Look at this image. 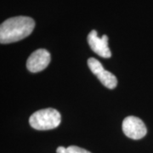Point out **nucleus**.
Wrapping results in <instances>:
<instances>
[{"instance_id":"nucleus-4","label":"nucleus","mask_w":153,"mask_h":153,"mask_svg":"<svg viewBox=\"0 0 153 153\" xmlns=\"http://www.w3.org/2000/svg\"><path fill=\"white\" fill-rule=\"evenodd\" d=\"M88 66L105 87L112 89L117 85V79L114 74L105 70L102 64L95 58H89L88 60Z\"/></svg>"},{"instance_id":"nucleus-5","label":"nucleus","mask_w":153,"mask_h":153,"mask_svg":"<svg viewBox=\"0 0 153 153\" xmlns=\"http://www.w3.org/2000/svg\"><path fill=\"white\" fill-rule=\"evenodd\" d=\"M50 60L51 55L47 49H37L28 57L27 60V68L33 73L39 72L49 66Z\"/></svg>"},{"instance_id":"nucleus-6","label":"nucleus","mask_w":153,"mask_h":153,"mask_svg":"<svg viewBox=\"0 0 153 153\" xmlns=\"http://www.w3.org/2000/svg\"><path fill=\"white\" fill-rule=\"evenodd\" d=\"M88 43L94 52L103 58H110L111 56V52L108 47V37L106 35L99 38L97 32L92 30L88 35Z\"/></svg>"},{"instance_id":"nucleus-7","label":"nucleus","mask_w":153,"mask_h":153,"mask_svg":"<svg viewBox=\"0 0 153 153\" xmlns=\"http://www.w3.org/2000/svg\"><path fill=\"white\" fill-rule=\"evenodd\" d=\"M67 152L68 153H91L88 151L83 149V148L78 147L76 146H70L67 147Z\"/></svg>"},{"instance_id":"nucleus-8","label":"nucleus","mask_w":153,"mask_h":153,"mask_svg":"<svg viewBox=\"0 0 153 153\" xmlns=\"http://www.w3.org/2000/svg\"><path fill=\"white\" fill-rule=\"evenodd\" d=\"M56 152L57 153H68V152H67V148H65L64 146H60V147L57 148V150H56Z\"/></svg>"},{"instance_id":"nucleus-1","label":"nucleus","mask_w":153,"mask_h":153,"mask_svg":"<svg viewBox=\"0 0 153 153\" xmlns=\"http://www.w3.org/2000/svg\"><path fill=\"white\" fill-rule=\"evenodd\" d=\"M35 27V22L28 16L7 19L0 26V43L10 44L28 37Z\"/></svg>"},{"instance_id":"nucleus-2","label":"nucleus","mask_w":153,"mask_h":153,"mask_svg":"<svg viewBox=\"0 0 153 153\" xmlns=\"http://www.w3.org/2000/svg\"><path fill=\"white\" fill-rule=\"evenodd\" d=\"M61 117L54 108H46L34 112L29 118L32 128L37 130H50L60 125Z\"/></svg>"},{"instance_id":"nucleus-3","label":"nucleus","mask_w":153,"mask_h":153,"mask_svg":"<svg viewBox=\"0 0 153 153\" xmlns=\"http://www.w3.org/2000/svg\"><path fill=\"white\" fill-rule=\"evenodd\" d=\"M126 136L133 140H140L147 134V128L140 118L134 116H128L124 118L122 125Z\"/></svg>"}]
</instances>
